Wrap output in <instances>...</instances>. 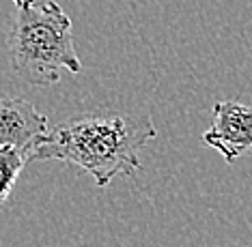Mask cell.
<instances>
[{
  "mask_svg": "<svg viewBox=\"0 0 252 247\" xmlns=\"http://www.w3.org/2000/svg\"><path fill=\"white\" fill-rule=\"evenodd\" d=\"M31 162V155L11 146H0V206L7 202L20 172Z\"/></svg>",
  "mask_w": 252,
  "mask_h": 247,
  "instance_id": "5",
  "label": "cell"
},
{
  "mask_svg": "<svg viewBox=\"0 0 252 247\" xmlns=\"http://www.w3.org/2000/svg\"><path fill=\"white\" fill-rule=\"evenodd\" d=\"M203 144L233 164L252 148V108L242 101L226 99L214 106V123L203 134Z\"/></svg>",
  "mask_w": 252,
  "mask_h": 247,
  "instance_id": "3",
  "label": "cell"
},
{
  "mask_svg": "<svg viewBox=\"0 0 252 247\" xmlns=\"http://www.w3.org/2000/svg\"><path fill=\"white\" fill-rule=\"evenodd\" d=\"M48 118L20 97H0V146H11L31 155L48 136Z\"/></svg>",
  "mask_w": 252,
  "mask_h": 247,
  "instance_id": "4",
  "label": "cell"
},
{
  "mask_svg": "<svg viewBox=\"0 0 252 247\" xmlns=\"http://www.w3.org/2000/svg\"><path fill=\"white\" fill-rule=\"evenodd\" d=\"M15 20L9 30V62L15 76L32 86H50L63 71L80 73L69 15L54 0H11Z\"/></svg>",
  "mask_w": 252,
  "mask_h": 247,
  "instance_id": "2",
  "label": "cell"
},
{
  "mask_svg": "<svg viewBox=\"0 0 252 247\" xmlns=\"http://www.w3.org/2000/svg\"><path fill=\"white\" fill-rule=\"evenodd\" d=\"M156 137L149 114L82 116L59 123L37 144L31 162H63L78 165L108 187L117 176L140 172V153Z\"/></svg>",
  "mask_w": 252,
  "mask_h": 247,
  "instance_id": "1",
  "label": "cell"
}]
</instances>
